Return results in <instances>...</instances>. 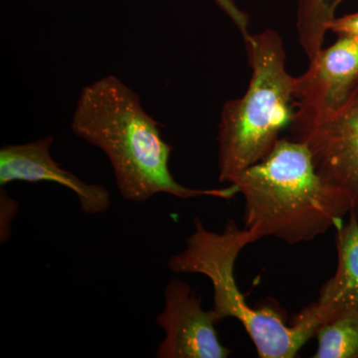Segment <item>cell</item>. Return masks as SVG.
<instances>
[{
	"label": "cell",
	"instance_id": "cell-1",
	"mask_svg": "<svg viewBox=\"0 0 358 358\" xmlns=\"http://www.w3.org/2000/svg\"><path fill=\"white\" fill-rule=\"evenodd\" d=\"M73 133L101 148L110 162L122 199L143 203L159 193L178 199L211 196L231 199L236 185L194 189L180 185L169 171L173 147L164 140L159 122L148 114L136 92L119 78L106 76L82 90Z\"/></svg>",
	"mask_w": 358,
	"mask_h": 358
},
{
	"label": "cell",
	"instance_id": "cell-2",
	"mask_svg": "<svg viewBox=\"0 0 358 358\" xmlns=\"http://www.w3.org/2000/svg\"><path fill=\"white\" fill-rule=\"evenodd\" d=\"M243 194L245 228L289 245L339 227L352 211L350 195L322 178L300 141L280 138L263 160L235 176Z\"/></svg>",
	"mask_w": 358,
	"mask_h": 358
},
{
	"label": "cell",
	"instance_id": "cell-3",
	"mask_svg": "<svg viewBox=\"0 0 358 358\" xmlns=\"http://www.w3.org/2000/svg\"><path fill=\"white\" fill-rule=\"evenodd\" d=\"M194 231L181 253L169 260V270L206 275L213 287V310L218 322L234 317L243 324L262 358H293L315 338L322 326L317 305L310 303L294 315L292 326L274 308L250 307L235 281V263L242 250L260 238L253 231L240 229L229 219L222 233L206 229L196 217Z\"/></svg>",
	"mask_w": 358,
	"mask_h": 358
},
{
	"label": "cell",
	"instance_id": "cell-4",
	"mask_svg": "<svg viewBox=\"0 0 358 358\" xmlns=\"http://www.w3.org/2000/svg\"><path fill=\"white\" fill-rule=\"evenodd\" d=\"M252 74L243 96L227 101L218 126L219 181L258 164L275 148L280 134L291 126L296 77L286 67L279 33L267 29L243 37Z\"/></svg>",
	"mask_w": 358,
	"mask_h": 358
},
{
	"label": "cell",
	"instance_id": "cell-5",
	"mask_svg": "<svg viewBox=\"0 0 358 358\" xmlns=\"http://www.w3.org/2000/svg\"><path fill=\"white\" fill-rule=\"evenodd\" d=\"M358 88V39L338 36L336 43L310 60L308 70L296 77L293 124H306L334 115ZM289 126V127H291Z\"/></svg>",
	"mask_w": 358,
	"mask_h": 358
},
{
	"label": "cell",
	"instance_id": "cell-6",
	"mask_svg": "<svg viewBox=\"0 0 358 358\" xmlns=\"http://www.w3.org/2000/svg\"><path fill=\"white\" fill-rule=\"evenodd\" d=\"M291 131L310 150L317 173L350 195L358 218V88L334 115L293 124Z\"/></svg>",
	"mask_w": 358,
	"mask_h": 358
},
{
	"label": "cell",
	"instance_id": "cell-7",
	"mask_svg": "<svg viewBox=\"0 0 358 358\" xmlns=\"http://www.w3.org/2000/svg\"><path fill=\"white\" fill-rule=\"evenodd\" d=\"M157 326L166 336L157 350L159 358H226L231 350L220 343L213 310H204L201 298L189 284L173 278L164 291V308Z\"/></svg>",
	"mask_w": 358,
	"mask_h": 358
},
{
	"label": "cell",
	"instance_id": "cell-8",
	"mask_svg": "<svg viewBox=\"0 0 358 358\" xmlns=\"http://www.w3.org/2000/svg\"><path fill=\"white\" fill-rule=\"evenodd\" d=\"M53 136L24 143L4 145L0 150V186L13 181L57 183L77 195L84 213L101 214L109 210L110 192L103 185H89L62 169L50 154Z\"/></svg>",
	"mask_w": 358,
	"mask_h": 358
},
{
	"label": "cell",
	"instance_id": "cell-9",
	"mask_svg": "<svg viewBox=\"0 0 358 358\" xmlns=\"http://www.w3.org/2000/svg\"><path fill=\"white\" fill-rule=\"evenodd\" d=\"M338 268L322 285L315 301L322 324L346 313L358 310V218L350 212V221L336 228Z\"/></svg>",
	"mask_w": 358,
	"mask_h": 358
},
{
	"label": "cell",
	"instance_id": "cell-10",
	"mask_svg": "<svg viewBox=\"0 0 358 358\" xmlns=\"http://www.w3.org/2000/svg\"><path fill=\"white\" fill-rule=\"evenodd\" d=\"M315 358H358V310L346 313L317 329Z\"/></svg>",
	"mask_w": 358,
	"mask_h": 358
},
{
	"label": "cell",
	"instance_id": "cell-11",
	"mask_svg": "<svg viewBox=\"0 0 358 358\" xmlns=\"http://www.w3.org/2000/svg\"><path fill=\"white\" fill-rule=\"evenodd\" d=\"M345 0H296V30L306 41L326 38L327 25L336 18V9Z\"/></svg>",
	"mask_w": 358,
	"mask_h": 358
},
{
	"label": "cell",
	"instance_id": "cell-12",
	"mask_svg": "<svg viewBox=\"0 0 358 358\" xmlns=\"http://www.w3.org/2000/svg\"><path fill=\"white\" fill-rule=\"evenodd\" d=\"M214 2L234 23L242 36L248 34L249 15L238 7L234 0H214Z\"/></svg>",
	"mask_w": 358,
	"mask_h": 358
},
{
	"label": "cell",
	"instance_id": "cell-13",
	"mask_svg": "<svg viewBox=\"0 0 358 358\" xmlns=\"http://www.w3.org/2000/svg\"><path fill=\"white\" fill-rule=\"evenodd\" d=\"M327 30L338 36H352L358 39V13L334 18L327 25Z\"/></svg>",
	"mask_w": 358,
	"mask_h": 358
},
{
	"label": "cell",
	"instance_id": "cell-14",
	"mask_svg": "<svg viewBox=\"0 0 358 358\" xmlns=\"http://www.w3.org/2000/svg\"><path fill=\"white\" fill-rule=\"evenodd\" d=\"M18 204L7 196L6 190L1 189V242H6L10 235V223L17 213Z\"/></svg>",
	"mask_w": 358,
	"mask_h": 358
}]
</instances>
